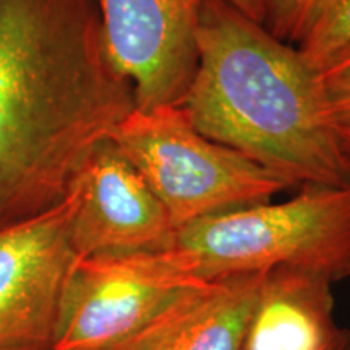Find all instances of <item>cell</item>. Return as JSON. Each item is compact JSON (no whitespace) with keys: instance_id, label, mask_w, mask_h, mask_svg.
Returning a JSON list of instances; mask_svg holds the SVG:
<instances>
[{"instance_id":"ba28073f","label":"cell","mask_w":350,"mask_h":350,"mask_svg":"<svg viewBox=\"0 0 350 350\" xmlns=\"http://www.w3.org/2000/svg\"><path fill=\"white\" fill-rule=\"evenodd\" d=\"M75 187L70 243L78 258L161 252L175 237L167 209L111 139L100 143Z\"/></svg>"},{"instance_id":"2e32d148","label":"cell","mask_w":350,"mask_h":350,"mask_svg":"<svg viewBox=\"0 0 350 350\" xmlns=\"http://www.w3.org/2000/svg\"><path fill=\"white\" fill-rule=\"evenodd\" d=\"M339 131H340V139H342V144H344V151L345 154H347V159L350 163V129H344Z\"/></svg>"},{"instance_id":"30bf717a","label":"cell","mask_w":350,"mask_h":350,"mask_svg":"<svg viewBox=\"0 0 350 350\" xmlns=\"http://www.w3.org/2000/svg\"><path fill=\"white\" fill-rule=\"evenodd\" d=\"M340 329L327 279L271 269L262 274L240 350H329Z\"/></svg>"},{"instance_id":"4fadbf2b","label":"cell","mask_w":350,"mask_h":350,"mask_svg":"<svg viewBox=\"0 0 350 350\" xmlns=\"http://www.w3.org/2000/svg\"><path fill=\"white\" fill-rule=\"evenodd\" d=\"M314 0H268L266 29L284 42L295 44Z\"/></svg>"},{"instance_id":"9a60e30c","label":"cell","mask_w":350,"mask_h":350,"mask_svg":"<svg viewBox=\"0 0 350 350\" xmlns=\"http://www.w3.org/2000/svg\"><path fill=\"white\" fill-rule=\"evenodd\" d=\"M329 350H350V329L349 327H342L339 332L338 339L331 345Z\"/></svg>"},{"instance_id":"8fae6325","label":"cell","mask_w":350,"mask_h":350,"mask_svg":"<svg viewBox=\"0 0 350 350\" xmlns=\"http://www.w3.org/2000/svg\"><path fill=\"white\" fill-rule=\"evenodd\" d=\"M295 44L321 72L350 47V0H314Z\"/></svg>"},{"instance_id":"7a4b0ae2","label":"cell","mask_w":350,"mask_h":350,"mask_svg":"<svg viewBox=\"0 0 350 350\" xmlns=\"http://www.w3.org/2000/svg\"><path fill=\"white\" fill-rule=\"evenodd\" d=\"M198 65L180 106L196 130L288 187L350 183L319 70L226 0H204Z\"/></svg>"},{"instance_id":"5bb4252c","label":"cell","mask_w":350,"mask_h":350,"mask_svg":"<svg viewBox=\"0 0 350 350\" xmlns=\"http://www.w3.org/2000/svg\"><path fill=\"white\" fill-rule=\"evenodd\" d=\"M230 5H234L248 18H252L256 23L265 25L266 15H268V0H226Z\"/></svg>"},{"instance_id":"9c48e42d","label":"cell","mask_w":350,"mask_h":350,"mask_svg":"<svg viewBox=\"0 0 350 350\" xmlns=\"http://www.w3.org/2000/svg\"><path fill=\"white\" fill-rule=\"evenodd\" d=\"M262 274L229 275L188 288L111 350H240Z\"/></svg>"},{"instance_id":"277c9868","label":"cell","mask_w":350,"mask_h":350,"mask_svg":"<svg viewBox=\"0 0 350 350\" xmlns=\"http://www.w3.org/2000/svg\"><path fill=\"white\" fill-rule=\"evenodd\" d=\"M111 142L142 174L175 229L269 203L291 188L268 169L201 135L182 106L135 107Z\"/></svg>"},{"instance_id":"3957f363","label":"cell","mask_w":350,"mask_h":350,"mask_svg":"<svg viewBox=\"0 0 350 350\" xmlns=\"http://www.w3.org/2000/svg\"><path fill=\"white\" fill-rule=\"evenodd\" d=\"M200 281L295 269L336 282L350 278V183L304 185L291 200L200 219L165 248Z\"/></svg>"},{"instance_id":"6da1fadb","label":"cell","mask_w":350,"mask_h":350,"mask_svg":"<svg viewBox=\"0 0 350 350\" xmlns=\"http://www.w3.org/2000/svg\"><path fill=\"white\" fill-rule=\"evenodd\" d=\"M133 109L96 0H0V230L64 201Z\"/></svg>"},{"instance_id":"52a82bcc","label":"cell","mask_w":350,"mask_h":350,"mask_svg":"<svg viewBox=\"0 0 350 350\" xmlns=\"http://www.w3.org/2000/svg\"><path fill=\"white\" fill-rule=\"evenodd\" d=\"M113 68L133 88L135 107L180 106L198 65L204 0H96Z\"/></svg>"},{"instance_id":"8992f818","label":"cell","mask_w":350,"mask_h":350,"mask_svg":"<svg viewBox=\"0 0 350 350\" xmlns=\"http://www.w3.org/2000/svg\"><path fill=\"white\" fill-rule=\"evenodd\" d=\"M77 203L73 183L57 206L0 230V350H54L78 258L70 243Z\"/></svg>"},{"instance_id":"7c38bea8","label":"cell","mask_w":350,"mask_h":350,"mask_svg":"<svg viewBox=\"0 0 350 350\" xmlns=\"http://www.w3.org/2000/svg\"><path fill=\"white\" fill-rule=\"evenodd\" d=\"M332 119L339 130L350 129V47L319 72Z\"/></svg>"},{"instance_id":"5b68a950","label":"cell","mask_w":350,"mask_h":350,"mask_svg":"<svg viewBox=\"0 0 350 350\" xmlns=\"http://www.w3.org/2000/svg\"><path fill=\"white\" fill-rule=\"evenodd\" d=\"M203 282L183 273L167 250L77 258L54 350H111Z\"/></svg>"}]
</instances>
